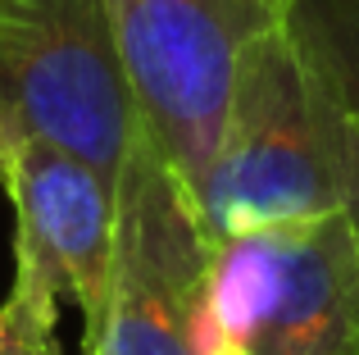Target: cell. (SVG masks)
I'll return each instance as SVG.
<instances>
[{
  "label": "cell",
  "mask_w": 359,
  "mask_h": 355,
  "mask_svg": "<svg viewBox=\"0 0 359 355\" xmlns=\"http://www.w3.org/2000/svg\"><path fill=\"white\" fill-rule=\"evenodd\" d=\"M141 133L182 182L201 187L219 146L241 55L287 18L291 0H100Z\"/></svg>",
  "instance_id": "obj_3"
},
{
  "label": "cell",
  "mask_w": 359,
  "mask_h": 355,
  "mask_svg": "<svg viewBox=\"0 0 359 355\" xmlns=\"http://www.w3.org/2000/svg\"><path fill=\"white\" fill-rule=\"evenodd\" d=\"M214 260L201 205L146 133L114 178V250L87 355H191V323Z\"/></svg>",
  "instance_id": "obj_5"
},
{
  "label": "cell",
  "mask_w": 359,
  "mask_h": 355,
  "mask_svg": "<svg viewBox=\"0 0 359 355\" xmlns=\"http://www.w3.org/2000/svg\"><path fill=\"white\" fill-rule=\"evenodd\" d=\"M9 14H14V0H0V23H5Z\"/></svg>",
  "instance_id": "obj_9"
},
{
  "label": "cell",
  "mask_w": 359,
  "mask_h": 355,
  "mask_svg": "<svg viewBox=\"0 0 359 355\" xmlns=\"http://www.w3.org/2000/svg\"><path fill=\"white\" fill-rule=\"evenodd\" d=\"M191 355H359V232L346 214L219 241Z\"/></svg>",
  "instance_id": "obj_2"
},
{
  "label": "cell",
  "mask_w": 359,
  "mask_h": 355,
  "mask_svg": "<svg viewBox=\"0 0 359 355\" xmlns=\"http://www.w3.org/2000/svg\"><path fill=\"white\" fill-rule=\"evenodd\" d=\"M196 205L214 246L346 214L332 119L287 18L241 55Z\"/></svg>",
  "instance_id": "obj_1"
},
{
  "label": "cell",
  "mask_w": 359,
  "mask_h": 355,
  "mask_svg": "<svg viewBox=\"0 0 359 355\" xmlns=\"http://www.w3.org/2000/svg\"><path fill=\"white\" fill-rule=\"evenodd\" d=\"M0 178H5V151H0Z\"/></svg>",
  "instance_id": "obj_10"
},
{
  "label": "cell",
  "mask_w": 359,
  "mask_h": 355,
  "mask_svg": "<svg viewBox=\"0 0 359 355\" xmlns=\"http://www.w3.org/2000/svg\"><path fill=\"white\" fill-rule=\"evenodd\" d=\"M287 27L332 119L346 219L359 232V0H291Z\"/></svg>",
  "instance_id": "obj_7"
},
{
  "label": "cell",
  "mask_w": 359,
  "mask_h": 355,
  "mask_svg": "<svg viewBox=\"0 0 359 355\" xmlns=\"http://www.w3.org/2000/svg\"><path fill=\"white\" fill-rule=\"evenodd\" d=\"M14 137L118 178L141 119L100 0H14L0 23V142Z\"/></svg>",
  "instance_id": "obj_4"
},
{
  "label": "cell",
  "mask_w": 359,
  "mask_h": 355,
  "mask_svg": "<svg viewBox=\"0 0 359 355\" xmlns=\"http://www.w3.org/2000/svg\"><path fill=\"white\" fill-rule=\"evenodd\" d=\"M55 319H60V292L32 269L14 264L9 296L0 301V355H60Z\"/></svg>",
  "instance_id": "obj_8"
},
{
  "label": "cell",
  "mask_w": 359,
  "mask_h": 355,
  "mask_svg": "<svg viewBox=\"0 0 359 355\" xmlns=\"http://www.w3.org/2000/svg\"><path fill=\"white\" fill-rule=\"evenodd\" d=\"M0 187L14 205V264L73 296L91 323L114 250V178L32 137L0 142Z\"/></svg>",
  "instance_id": "obj_6"
}]
</instances>
